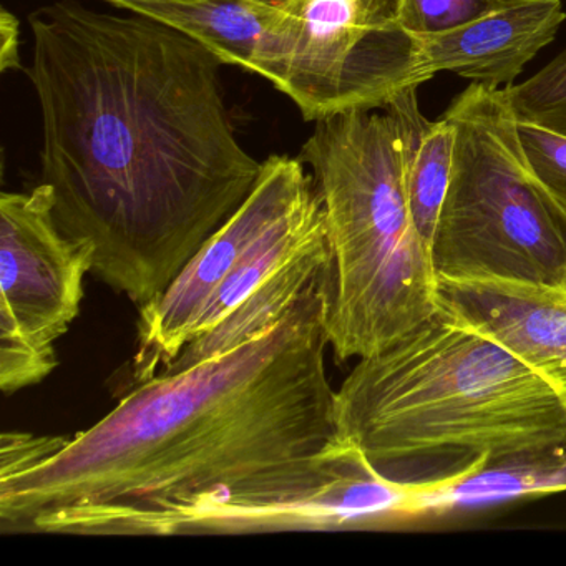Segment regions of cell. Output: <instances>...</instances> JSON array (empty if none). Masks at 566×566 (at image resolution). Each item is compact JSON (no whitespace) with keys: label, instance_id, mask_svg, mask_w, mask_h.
<instances>
[{"label":"cell","instance_id":"6da1fadb","mask_svg":"<svg viewBox=\"0 0 566 566\" xmlns=\"http://www.w3.org/2000/svg\"><path fill=\"white\" fill-rule=\"evenodd\" d=\"M59 0L29 18L42 114V184L95 277L157 300L241 207L263 170L234 134L223 62L145 15Z\"/></svg>","mask_w":566,"mask_h":566},{"label":"cell","instance_id":"7a4b0ae2","mask_svg":"<svg viewBox=\"0 0 566 566\" xmlns=\"http://www.w3.org/2000/svg\"><path fill=\"white\" fill-rule=\"evenodd\" d=\"M333 273L260 336L132 386L75 437L24 433L0 472L2 535L111 536L207 492L243 493L337 439L326 373Z\"/></svg>","mask_w":566,"mask_h":566},{"label":"cell","instance_id":"3957f363","mask_svg":"<svg viewBox=\"0 0 566 566\" xmlns=\"http://www.w3.org/2000/svg\"><path fill=\"white\" fill-rule=\"evenodd\" d=\"M337 436L382 475H450L566 449V366L536 367L439 304L336 390Z\"/></svg>","mask_w":566,"mask_h":566},{"label":"cell","instance_id":"277c9868","mask_svg":"<svg viewBox=\"0 0 566 566\" xmlns=\"http://www.w3.org/2000/svg\"><path fill=\"white\" fill-rule=\"evenodd\" d=\"M333 253L327 314L339 363L379 353L439 307L430 251L407 200L396 122L376 111L316 122L301 148Z\"/></svg>","mask_w":566,"mask_h":566},{"label":"cell","instance_id":"5b68a950","mask_svg":"<svg viewBox=\"0 0 566 566\" xmlns=\"http://www.w3.org/2000/svg\"><path fill=\"white\" fill-rule=\"evenodd\" d=\"M443 117L452 175L430 243L437 280L566 284V217L530 168L505 88L472 84Z\"/></svg>","mask_w":566,"mask_h":566},{"label":"cell","instance_id":"8992f818","mask_svg":"<svg viewBox=\"0 0 566 566\" xmlns=\"http://www.w3.org/2000/svg\"><path fill=\"white\" fill-rule=\"evenodd\" d=\"M426 483L382 475L337 437L313 469L253 492H207L118 523L111 536L260 535L374 528L416 515Z\"/></svg>","mask_w":566,"mask_h":566},{"label":"cell","instance_id":"52a82bcc","mask_svg":"<svg viewBox=\"0 0 566 566\" xmlns=\"http://www.w3.org/2000/svg\"><path fill=\"white\" fill-rule=\"evenodd\" d=\"M276 19L280 92L306 122L386 108L426 84L394 0H260Z\"/></svg>","mask_w":566,"mask_h":566},{"label":"cell","instance_id":"ba28073f","mask_svg":"<svg viewBox=\"0 0 566 566\" xmlns=\"http://www.w3.org/2000/svg\"><path fill=\"white\" fill-rule=\"evenodd\" d=\"M41 184L0 197V389L38 386L57 367L55 344L81 314L94 247L65 237Z\"/></svg>","mask_w":566,"mask_h":566},{"label":"cell","instance_id":"9c48e42d","mask_svg":"<svg viewBox=\"0 0 566 566\" xmlns=\"http://www.w3.org/2000/svg\"><path fill=\"white\" fill-rule=\"evenodd\" d=\"M301 158L271 155L241 207L201 244L170 286L138 310L130 387L160 376L195 339L221 284L254 243L313 187Z\"/></svg>","mask_w":566,"mask_h":566},{"label":"cell","instance_id":"30bf717a","mask_svg":"<svg viewBox=\"0 0 566 566\" xmlns=\"http://www.w3.org/2000/svg\"><path fill=\"white\" fill-rule=\"evenodd\" d=\"M565 21L563 0H518L455 31L413 39L427 81L452 72L500 88L513 85L525 65L555 41Z\"/></svg>","mask_w":566,"mask_h":566},{"label":"cell","instance_id":"8fae6325","mask_svg":"<svg viewBox=\"0 0 566 566\" xmlns=\"http://www.w3.org/2000/svg\"><path fill=\"white\" fill-rule=\"evenodd\" d=\"M437 297L525 363L566 366V286L499 277L437 280Z\"/></svg>","mask_w":566,"mask_h":566},{"label":"cell","instance_id":"7c38bea8","mask_svg":"<svg viewBox=\"0 0 566 566\" xmlns=\"http://www.w3.org/2000/svg\"><path fill=\"white\" fill-rule=\"evenodd\" d=\"M115 8L154 19L234 65L266 78L280 91L276 19L260 0H105Z\"/></svg>","mask_w":566,"mask_h":566},{"label":"cell","instance_id":"4fadbf2b","mask_svg":"<svg viewBox=\"0 0 566 566\" xmlns=\"http://www.w3.org/2000/svg\"><path fill=\"white\" fill-rule=\"evenodd\" d=\"M331 273L333 253L326 230L277 268L213 329L191 340L161 374L185 369L254 339L273 327L316 281Z\"/></svg>","mask_w":566,"mask_h":566},{"label":"cell","instance_id":"5bb4252c","mask_svg":"<svg viewBox=\"0 0 566 566\" xmlns=\"http://www.w3.org/2000/svg\"><path fill=\"white\" fill-rule=\"evenodd\" d=\"M382 111L396 122L410 213L430 251L452 175L455 130L443 115L436 122L423 117L417 104V88L397 95Z\"/></svg>","mask_w":566,"mask_h":566},{"label":"cell","instance_id":"9a60e30c","mask_svg":"<svg viewBox=\"0 0 566 566\" xmlns=\"http://www.w3.org/2000/svg\"><path fill=\"white\" fill-rule=\"evenodd\" d=\"M566 490V449L538 459L486 467L469 475L427 483L416 515L518 500Z\"/></svg>","mask_w":566,"mask_h":566},{"label":"cell","instance_id":"2e32d148","mask_svg":"<svg viewBox=\"0 0 566 566\" xmlns=\"http://www.w3.org/2000/svg\"><path fill=\"white\" fill-rule=\"evenodd\" d=\"M505 91L516 120L566 137V49L538 74Z\"/></svg>","mask_w":566,"mask_h":566},{"label":"cell","instance_id":"e0dca14e","mask_svg":"<svg viewBox=\"0 0 566 566\" xmlns=\"http://www.w3.org/2000/svg\"><path fill=\"white\" fill-rule=\"evenodd\" d=\"M515 2L518 0H394V18L402 31L419 38L455 31Z\"/></svg>","mask_w":566,"mask_h":566},{"label":"cell","instance_id":"ac0fdd59","mask_svg":"<svg viewBox=\"0 0 566 566\" xmlns=\"http://www.w3.org/2000/svg\"><path fill=\"white\" fill-rule=\"evenodd\" d=\"M518 135L533 175L566 217V137L523 122Z\"/></svg>","mask_w":566,"mask_h":566},{"label":"cell","instance_id":"d6986e66","mask_svg":"<svg viewBox=\"0 0 566 566\" xmlns=\"http://www.w3.org/2000/svg\"><path fill=\"white\" fill-rule=\"evenodd\" d=\"M21 24L8 9L0 11V71H21Z\"/></svg>","mask_w":566,"mask_h":566},{"label":"cell","instance_id":"ffe728a7","mask_svg":"<svg viewBox=\"0 0 566 566\" xmlns=\"http://www.w3.org/2000/svg\"><path fill=\"white\" fill-rule=\"evenodd\" d=\"M565 286H566V284H565Z\"/></svg>","mask_w":566,"mask_h":566}]
</instances>
